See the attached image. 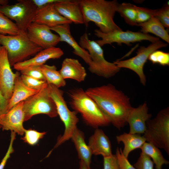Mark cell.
Instances as JSON below:
<instances>
[{
  "label": "cell",
  "instance_id": "obj_30",
  "mask_svg": "<svg viewBox=\"0 0 169 169\" xmlns=\"http://www.w3.org/2000/svg\"><path fill=\"white\" fill-rule=\"evenodd\" d=\"M46 132H40L35 130L30 129H25L24 136L21 139L25 143L34 146L36 145L39 140L44 137Z\"/></svg>",
  "mask_w": 169,
  "mask_h": 169
},
{
  "label": "cell",
  "instance_id": "obj_15",
  "mask_svg": "<svg viewBox=\"0 0 169 169\" xmlns=\"http://www.w3.org/2000/svg\"><path fill=\"white\" fill-rule=\"evenodd\" d=\"M146 102L136 108L133 107L130 111L126 121L130 127L129 133L131 134H144L146 129V122L151 119L152 115L149 113Z\"/></svg>",
  "mask_w": 169,
  "mask_h": 169
},
{
  "label": "cell",
  "instance_id": "obj_6",
  "mask_svg": "<svg viewBox=\"0 0 169 169\" xmlns=\"http://www.w3.org/2000/svg\"><path fill=\"white\" fill-rule=\"evenodd\" d=\"M49 95L55 104L58 115L64 125V131L62 136L58 138L56 144L53 149L49 152V156L54 149L71 139L75 129L77 128L79 119L77 113L69 109L63 97V92L59 88L50 84H48Z\"/></svg>",
  "mask_w": 169,
  "mask_h": 169
},
{
  "label": "cell",
  "instance_id": "obj_3",
  "mask_svg": "<svg viewBox=\"0 0 169 169\" xmlns=\"http://www.w3.org/2000/svg\"><path fill=\"white\" fill-rule=\"evenodd\" d=\"M71 108L81 115L87 125L96 129L108 125L111 121L96 103L81 88H75L68 92Z\"/></svg>",
  "mask_w": 169,
  "mask_h": 169
},
{
  "label": "cell",
  "instance_id": "obj_19",
  "mask_svg": "<svg viewBox=\"0 0 169 169\" xmlns=\"http://www.w3.org/2000/svg\"><path fill=\"white\" fill-rule=\"evenodd\" d=\"M88 146L92 155H101L103 157L112 155L110 141L101 129L96 128L89 138Z\"/></svg>",
  "mask_w": 169,
  "mask_h": 169
},
{
  "label": "cell",
  "instance_id": "obj_39",
  "mask_svg": "<svg viewBox=\"0 0 169 169\" xmlns=\"http://www.w3.org/2000/svg\"><path fill=\"white\" fill-rule=\"evenodd\" d=\"M11 131V139L9 145L5 156L0 163V169H4L8 160L10 157L11 155L14 151L13 147V144L16 138V133L13 131Z\"/></svg>",
  "mask_w": 169,
  "mask_h": 169
},
{
  "label": "cell",
  "instance_id": "obj_5",
  "mask_svg": "<svg viewBox=\"0 0 169 169\" xmlns=\"http://www.w3.org/2000/svg\"><path fill=\"white\" fill-rule=\"evenodd\" d=\"M79 44L83 49L87 50L90 56L91 61L88 65V69L91 73L109 78L120 71V69L113 62L105 59L101 47L95 41L89 39L87 33H84L80 37Z\"/></svg>",
  "mask_w": 169,
  "mask_h": 169
},
{
  "label": "cell",
  "instance_id": "obj_10",
  "mask_svg": "<svg viewBox=\"0 0 169 169\" xmlns=\"http://www.w3.org/2000/svg\"><path fill=\"white\" fill-rule=\"evenodd\" d=\"M167 46V44L159 40L146 47H140L136 52V55L130 59L122 60L117 59L113 63L120 69L127 68L133 71L138 75L141 83L145 86L146 79L143 68L149 56L154 51Z\"/></svg>",
  "mask_w": 169,
  "mask_h": 169
},
{
  "label": "cell",
  "instance_id": "obj_41",
  "mask_svg": "<svg viewBox=\"0 0 169 169\" xmlns=\"http://www.w3.org/2000/svg\"><path fill=\"white\" fill-rule=\"evenodd\" d=\"M8 102L3 96L0 90V115L6 113Z\"/></svg>",
  "mask_w": 169,
  "mask_h": 169
},
{
  "label": "cell",
  "instance_id": "obj_9",
  "mask_svg": "<svg viewBox=\"0 0 169 169\" xmlns=\"http://www.w3.org/2000/svg\"><path fill=\"white\" fill-rule=\"evenodd\" d=\"M38 9L32 0H19L13 5L0 6V12L14 20L19 29L24 32L33 22Z\"/></svg>",
  "mask_w": 169,
  "mask_h": 169
},
{
  "label": "cell",
  "instance_id": "obj_38",
  "mask_svg": "<svg viewBox=\"0 0 169 169\" xmlns=\"http://www.w3.org/2000/svg\"><path fill=\"white\" fill-rule=\"evenodd\" d=\"M104 169H119L117 158L116 154L104 157Z\"/></svg>",
  "mask_w": 169,
  "mask_h": 169
},
{
  "label": "cell",
  "instance_id": "obj_11",
  "mask_svg": "<svg viewBox=\"0 0 169 169\" xmlns=\"http://www.w3.org/2000/svg\"><path fill=\"white\" fill-rule=\"evenodd\" d=\"M94 34L101 39L95 41L101 46L106 44H111L116 43L119 44L124 43L130 46L131 43L148 40L152 43L159 40L158 37H155L148 34H145L141 32H133L127 30H115L107 33H104L99 29L94 30Z\"/></svg>",
  "mask_w": 169,
  "mask_h": 169
},
{
  "label": "cell",
  "instance_id": "obj_23",
  "mask_svg": "<svg viewBox=\"0 0 169 169\" xmlns=\"http://www.w3.org/2000/svg\"><path fill=\"white\" fill-rule=\"evenodd\" d=\"M70 139L74 145L80 160L90 167L92 154L85 142L84 133L77 127L74 131Z\"/></svg>",
  "mask_w": 169,
  "mask_h": 169
},
{
  "label": "cell",
  "instance_id": "obj_35",
  "mask_svg": "<svg viewBox=\"0 0 169 169\" xmlns=\"http://www.w3.org/2000/svg\"><path fill=\"white\" fill-rule=\"evenodd\" d=\"M20 72L21 74L32 77L40 80L46 81L40 66L29 67L21 70Z\"/></svg>",
  "mask_w": 169,
  "mask_h": 169
},
{
  "label": "cell",
  "instance_id": "obj_27",
  "mask_svg": "<svg viewBox=\"0 0 169 169\" xmlns=\"http://www.w3.org/2000/svg\"><path fill=\"white\" fill-rule=\"evenodd\" d=\"M144 153L149 156L155 165L156 169H161L164 165H167L169 162L163 156L159 149L151 144L146 142L140 148Z\"/></svg>",
  "mask_w": 169,
  "mask_h": 169
},
{
  "label": "cell",
  "instance_id": "obj_34",
  "mask_svg": "<svg viewBox=\"0 0 169 169\" xmlns=\"http://www.w3.org/2000/svg\"><path fill=\"white\" fill-rule=\"evenodd\" d=\"M154 164L151 159L141 152L134 166L136 169H154Z\"/></svg>",
  "mask_w": 169,
  "mask_h": 169
},
{
  "label": "cell",
  "instance_id": "obj_1",
  "mask_svg": "<svg viewBox=\"0 0 169 169\" xmlns=\"http://www.w3.org/2000/svg\"><path fill=\"white\" fill-rule=\"evenodd\" d=\"M85 91L115 127L120 130L127 124V118L133 107L130 98L123 92L111 84L90 87Z\"/></svg>",
  "mask_w": 169,
  "mask_h": 169
},
{
  "label": "cell",
  "instance_id": "obj_13",
  "mask_svg": "<svg viewBox=\"0 0 169 169\" xmlns=\"http://www.w3.org/2000/svg\"><path fill=\"white\" fill-rule=\"evenodd\" d=\"M19 74L12 71L7 50L0 45V90L8 102L12 94L15 79Z\"/></svg>",
  "mask_w": 169,
  "mask_h": 169
},
{
  "label": "cell",
  "instance_id": "obj_25",
  "mask_svg": "<svg viewBox=\"0 0 169 169\" xmlns=\"http://www.w3.org/2000/svg\"><path fill=\"white\" fill-rule=\"evenodd\" d=\"M137 26L141 27V32L145 34L152 33L167 43H169V35L167 31L155 17L152 18L145 22L138 23Z\"/></svg>",
  "mask_w": 169,
  "mask_h": 169
},
{
  "label": "cell",
  "instance_id": "obj_31",
  "mask_svg": "<svg viewBox=\"0 0 169 169\" xmlns=\"http://www.w3.org/2000/svg\"><path fill=\"white\" fill-rule=\"evenodd\" d=\"M137 24L147 21L157 15L159 9H152L146 8L136 6Z\"/></svg>",
  "mask_w": 169,
  "mask_h": 169
},
{
  "label": "cell",
  "instance_id": "obj_17",
  "mask_svg": "<svg viewBox=\"0 0 169 169\" xmlns=\"http://www.w3.org/2000/svg\"><path fill=\"white\" fill-rule=\"evenodd\" d=\"M54 3L49 4L38 9L33 22L52 28L72 23L61 15L56 10Z\"/></svg>",
  "mask_w": 169,
  "mask_h": 169
},
{
  "label": "cell",
  "instance_id": "obj_16",
  "mask_svg": "<svg viewBox=\"0 0 169 169\" xmlns=\"http://www.w3.org/2000/svg\"><path fill=\"white\" fill-rule=\"evenodd\" d=\"M63 54V51L59 48L53 47L43 49L33 58L15 64L13 68L20 71L29 67L40 66L44 64L48 60L59 59Z\"/></svg>",
  "mask_w": 169,
  "mask_h": 169
},
{
  "label": "cell",
  "instance_id": "obj_4",
  "mask_svg": "<svg viewBox=\"0 0 169 169\" xmlns=\"http://www.w3.org/2000/svg\"><path fill=\"white\" fill-rule=\"evenodd\" d=\"M0 45L6 49L11 67L43 49L30 40L26 32L21 31L16 35L0 34Z\"/></svg>",
  "mask_w": 169,
  "mask_h": 169
},
{
  "label": "cell",
  "instance_id": "obj_42",
  "mask_svg": "<svg viewBox=\"0 0 169 169\" xmlns=\"http://www.w3.org/2000/svg\"><path fill=\"white\" fill-rule=\"evenodd\" d=\"M79 169H90V167H88L83 161L80 160L79 162Z\"/></svg>",
  "mask_w": 169,
  "mask_h": 169
},
{
  "label": "cell",
  "instance_id": "obj_2",
  "mask_svg": "<svg viewBox=\"0 0 169 169\" xmlns=\"http://www.w3.org/2000/svg\"><path fill=\"white\" fill-rule=\"evenodd\" d=\"M79 2L86 27L92 22L104 33L122 30L113 20L119 4L117 0H80Z\"/></svg>",
  "mask_w": 169,
  "mask_h": 169
},
{
  "label": "cell",
  "instance_id": "obj_24",
  "mask_svg": "<svg viewBox=\"0 0 169 169\" xmlns=\"http://www.w3.org/2000/svg\"><path fill=\"white\" fill-rule=\"evenodd\" d=\"M116 138L118 143L120 142L123 143L124 148L122 150V152L127 158L131 152L136 149L140 148L146 141L143 136L129 133L124 132L116 136Z\"/></svg>",
  "mask_w": 169,
  "mask_h": 169
},
{
  "label": "cell",
  "instance_id": "obj_22",
  "mask_svg": "<svg viewBox=\"0 0 169 169\" xmlns=\"http://www.w3.org/2000/svg\"><path fill=\"white\" fill-rule=\"evenodd\" d=\"M39 90L31 89L23 82L20 74L15 79L12 95L8 101L6 113L21 101L37 93Z\"/></svg>",
  "mask_w": 169,
  "mask_h": 169
},
{
  "label": "cell",
  "instance_id": "obj_40",
  "mask_svg": "<svg viewBox=\"0 0 169 169\" xmlns=\"http://www.w3.org/2000/svg\"><path fill=\"white\" fill-rule=\"evenodd\" d=\"M34 4L38 8L40 9L46 5L51 3H54L59 2L61 0H32Z\"/></svg>",
  "mask_w": 169,
  "mask_h": 169
},
{
  "label": "cell",
  "instance_id": "obj_43",
  "mask_svg": "<svg viewBox=\"0 0 169 169\" xmlns=\"http://www.w3.org/2000/svg\"><path fill=\"white\" fill-rule=\"evenodd\" d=\"M2 127V126L1 125H0V129Z\"/></svg>",
  "mask_w": 169,
  "mask_h": 169
},
{
  "label": "cell",
  "instance_id": "obj_18",
  "mask_svg": "<svg viewBox=\"0 0 169 169\" xmlns=\"http://www.w3.org/2000/svg\"><path fill=\"white\" fill-rule=\"evenodd\" d=\"M54 4L56 10L64 17L75 24H84L79 0H61Z\"/></svg>",
  "mask_w": 169,
  "mask_h": 169
},
{
  "label": "cell",
  "instance_id": "obj_29",
  "mask_svg": "<svg viewBox=\"0 0 169 169\" xmlns=\"http://www.w3.org/2000/svg\"><path fill=\"white\" fill-rule=\"evenodd\" d=\"M21 31L15 23L0 12V34L16 35L19 34Z\"/></svg>",
  "mask_w": 169,
  "mask_h": 169
},
{
  "label": "cell",
  "instance_id": "obj_26",
  "mask_svg": "<svg viewBox=\"0 0 169 169\" xmlns=\"http://www.w3.org/2000/svg\"><path fill=\"white\" fill-rule=\"evenodd\" d=\"M40 68L48 84H52L59 88L65 86V80L63 78L59 71L57 70L55 66L44 64L40 66Z\"/></svg>",
  "mask_w": 169,
  "mask_h": 169
},
{
  "label": "cell",
  "instance_id": "obj_7",
  "mask_svg": "<svg viewBox=\"0 0 169 169\" xmlns=\"http://www.w3.org/2000/svg\"><path fill=\"white\" fill-rule=\"evenodd\" d=\"M147 142L163 149L169 155V107L160 111L146 122L143 136Z\"/></svg>",
  "mask_w": 169,
  "mask_h": 169
},
{
  "label": "cell",
  "instance_id": "obj_37",
  "mask_svg": "<svg viewBox=\"0 0 169 169\" xmlns=\"http://www.w3.org/2000/svg\"><path fill=\"white\" fill-rule=\"evenodd\" d=\"M118 161L119 169H136L123 154L121 148L117 147L115 154Z\"/></svg>",
  "mask_w": 169,
  "mask_h": 169
},
{
  "label": "cell",
  "instance_id": "obj_12",
  "mask_svg": "<svg viewBox=\"0 0 169 169\" xmlns=\"http://www.w3.org/2000/svg\"><path fill=\"white\" fill-rule=\"evenodd\" d=\"M26 32L30 40L43 49L55 47L61 42L59 35L53 33L49 27L44 24L33 22Z\"/></svg>",
  "mask_w": 169,
  "mask_h": 169
},
{
  "label": "cell",
  "instance_id": "obj_36",
  "mask_svg": "<svg viewBox=\"0 0 169 169\" xmlns=\"http://www.w3.org/2000/svg\"><path fill=\"white\" fill-rule=\"evenodd\" d=\"M158 19L161 24L167 28H169V6L166 5L159 9L158 13L155 17Z\"/></svg>",
  "mask_w": 169,
  "mask_h": 169
},
{
  "label": "cell",
  "instance_id": "obj_28",
  "mask_svg": "<svg viewBox=\"0 0 169 169\" xmlns=\"http://www.w3.org/2000/svg\"><path fill=\"white\" fill-rule=\"evenodd\" d=\"M136 6V5L129 3H119L116 12L124 19L128 24L132 26H137Z\"/></svg>",
  "mask_w": 169,
  "mask_h": 169
},
{
  "label": "cell",
  "instance_id": "obj_33",
  "mask_svg": "<svg viewBox=\"0 0 169 169\" xmlns=\"http://www.w3.org/2000/svg\"><path fill=\"white\" fill-rule=\"evenodd\" d=\"M20 76L24 84L33 90H39L47 83L45 81L40 80L24 75L21 74Z\"/></svg>",
  "mask_w": 169,
  "mask_h": 169
},
{
  "label": "cell",
  "instance_id": "obj_32",
  "mask_svg": "<svg viewBox=\"0 0 169 169\" xmlns=\"http://www.w3.org/2000/svg\"><path fill=\"white\" fill-rule=\"evenodd\" d=\"M148 59L153 64H158L161 65H169V53L156 50L149 56Z\"/></svg>",
  "mask_w": 169,
  "mask_h": 169
},
{
  "label": "cell",
  "instance_id": "obj_20",
  "mask_svg": "<svg viewBox=\"0 0 169 169\" xmlns=\"http://www.w3.org/2000/svg\"><path fill=\"white\" fill-rule=\"evenodd\" d=\"M70 24H64L50 28L58 34L61 42L66 43L73 48L74 54L80 57L89 65L91 61L90 56L88 52L81 48L71 35Z\"/></svg>",
  "mask_w": 169,
  "mask_h": 169
},
{
  "label": "cell",
  "instance_id": "obj_14",
  "mask_svg": "<svg viewBox=\"0 0 169 169\" xmlns=\"http://www.w3.org/2000/svg\"><path fill=\"white\" fill-rule=\"evenodd\" d=\"M24 119L23 101L6 113L0 115V125L3 130H10L23 135L25 129L23 125Z\"/></svg>",
  "mask_w": 169,
  "mask_h": 169
},
{
  "label": "cell",
  "instance_id": "obj_21",
  "mask_svg": "<svg viewBox=\"0 0 169 169\" xmlns=\"http://www.w3.org/2000/svg\"><path fill=\"white\" fill-rule=\"evenodd\" d=\"M59 72L64 79H70L78 82L84 81L87 75L85 68L79 60L71 58L64 60Z\"/></svg>",
  "mask_w": 169,
  "mask_h": 169
},
{
  "label": "cell",
  "instance_id": "obj_8",
  "mask_svg": "<svg viewBox=\"0 0 169 169\" xmlns=\"http://www.w3.org/2000/svg\"><path fill=\"white\" fill-rule=\"evenodd\" d=\"M23 110L24 122L38 114H45L51 118L58 115L55 102L49 95L47 83L37 93L23 101Z\"/></svg>",
  "mask_w": 169,
  "mask_h": 169
}]
</instances>
